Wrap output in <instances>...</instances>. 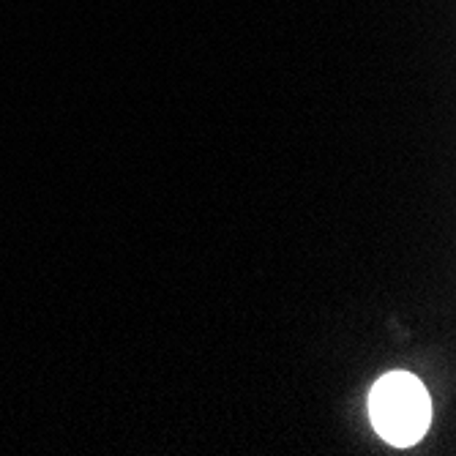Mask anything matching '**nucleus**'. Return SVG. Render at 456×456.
I'll return each mask as SVG.
<instances>
[{
  "instance_id": "1",
  "label": "nucleus",
  "mask_w": 456,
  "mask_h": 456,
  "mask_svg": "<svg viewBox=\"0 0 456 456\" xmlns=\"http://www.w3.org/2000/svg\"><path fill=\"white\" fill-rule=\"evenodd\" d=\"M369 412L378 435L399 448L419 443L429 427V394L410 371H391L369 394Z\"/></svg>"
}]
</instances>
